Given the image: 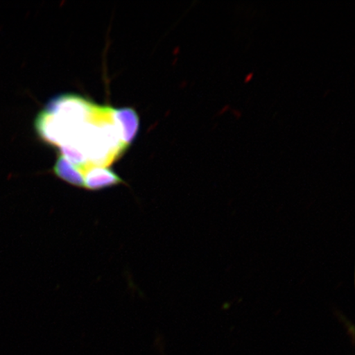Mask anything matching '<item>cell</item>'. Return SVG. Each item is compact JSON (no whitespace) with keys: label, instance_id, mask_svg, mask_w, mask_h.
I'll list each match as a JSON object with an SVG mask.
<instances>
[{"label":"cell","instance_id":"cell-3","mask_svg":"<svg viewBox=\"0 0 355 355\" xmlns=\"http://www.w3.org/2000/svg\"><path fill=\"white\" fill-rule=\"evenodd\" d=\"M53 173L61 180L74 187L83 188V173L82 170L67 161L61 155L58 157L57 161L53 167Z\"/></svg>","mask_w":355,"mask_h":355},{"label":"cell","instance_id":"cell-1","mask_svg":"<svg viewBox=\"0 0 355 355\" xmlns=\"http://www.w3.org/2000/svg\"><path fill=\"white\" fill-rule=\"evenodd\" d=\"M83 173V189L87 191H100L124 184L122 178L109 167L89 166Z\"/></svg>","mask_w":355,"mask_h":355},{"label":"cell","instance_id":"cell-4","mask_svg":"<svg viewBox=\"0 0 355 355\" xmlns=\"http://www.w3.org/2000/svg\"><path fill=\"white\" fill-rule=\"evenodd\" d=\"M254 72L248 73L246 75L245 78H244V79H243L244 83H250L252 81V78H254Z\"/></svg>","mask_w":355,"mask_h":355},{"label":"cell","instance_id":"cell-6","mask_svg":"<svg viewBox=\"0 0 355 355\" xmlns=\"http://www.w3.org/2000/svg\"><path fill=\"white\" fill-rule=\"evenodd\" d=\"M232 114H234V116L238 119L243 116L242 111L237 109H233Z\"/></svg>","mask_w":355,"mask_h":355},{"label":"cell","instance_id":"cell-2","mask_svg":"<svg viewBox=\"0 0 355 355\" xmlns=\"http://www.w3.org/2000/svg\"><path fill=\"white\" fill-rule=\"evenodd\" d=\"M112 119L121 141L127 146H130L139 130V114L135 109L130 107L113 108Z\"/></svg>","mask_w":355,"mask_h":355},{"label":"cell","instance_id":"cell-5","mask_svg":"<svg viewBox=\"0 0 355 355\" xmlns=\"http://www.w3.org/2000/svg\"><path fill=\"white\" fill-rule=\"evenodd\" d=\"M230 110V105H225L220 110L217 111L216 115L224 114L226 112V111H228Z\"/></svg>","mask_w":355,"mask_h":355}]
</instances>
